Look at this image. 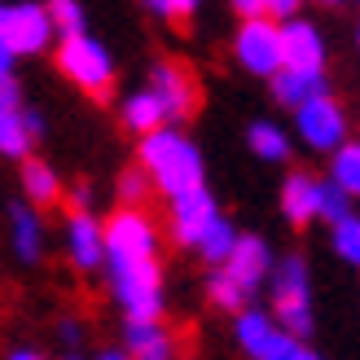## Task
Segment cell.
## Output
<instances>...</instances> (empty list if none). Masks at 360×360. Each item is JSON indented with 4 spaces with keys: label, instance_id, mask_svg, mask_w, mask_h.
Instances as JSON below:
<instances>
[{
    "label": "cell",
    "instance_id": "obj_7",
    "mask_svg": "<svg viewBox=\"0 0 360 360\" xmlns=\"http://www.w3.org/2000/svg\"><path fill=\"white\" fill-rule=\"evenodd\" d=\"M0 40L9 44L13 58H40V53L58 49V31L40 0H18V5L0 9Z\"/></svg>",
    "mask_w": 360,
    "mask_h": 360
},
{
    "label": "cell",
    "instance_id": "obj_14",
    "mask_svg": "<svg viewBox=\"0 0 360 360\" xmlns=\"http://www.w3.org/2000/svg\"><path fill=\"white\" fill-rule=\"evenodd\" d=\"M123 347L132 360H176L180 343L163 321H123Z\"/></svg>",
    "mask_w": 360,
    "mask_h": 360
},
{
    "label": "cell",
    "instance_id": "obj_21",
    "mask_svg": "<svg viewBox=\"0 0 360 360\" xmlns=\"http://www.w3.org/2000/svg\"><path fill=\"white\" fill-rule=\"evenodd\" d=\"M35 141H40V136H35V132H31V123H27V105H22V110L0 115V154H5V158H18V163H27V158H35V154H31Z\"/></svg>",
    "mask_w": 360,
    "mask_h": 360
},
{
    "label": "cell",
    "instance_id": "obj_36",
    "mask_svg": "<svg viewBox=\"0 0 360 360\" xmlns=\"http://www.w3.org/2000/svg\"><path fill=\"white\" fill-rule=\"evenodd\" d=\"M198 5H202V0H176V13H180V18H193Z\"/></svg>",
    "mask_w": 360,
    "mask_h": 360
},
{
    "label": "cell",
    "instance_id": "obj_5",
    "mask_svg": "<svg viewBox=\"0 0 360 360\" xmlns=\"http://www.w3.org/2000/svg\"><path fill=\"white\" fill-rule=\"evenodd\" d=\"M233 62H238L246 75L273 84L285 70L281 22H273V18H250V22H238V31H233Z\"/></svg>",
    "mask_w": 360,
    "mask_h": 360
},
{
    "label": "cell",
    "instance_id": "obj_22",
    "mask_svg": "<svg viewBox=\"0 0 360 360\" xmlns=\"http://www.w3.org/2000/svg\"><path fill=\"white\" fill-rule=\"evenodd\" d=\"M250 290H242L238 281H233L224 268H211V277H207V303L211 308H220V312H229V316H242L246 308H250Z\"/></svg>",
    "mask_w": 360,
    "mask_h": 360
},
{
    "label": "cell",
    "instance_id": "obj_12",
    "mask_svg": "<svg viewBox=\"0 0 360 360\" xmlns=\"http://www.w3.org/2000/svg\"><path fill=\"white\" fill-rule=\"evenodd\" d=\"M273 268H277V255H273V246H268V238H259V233H242V242H238V250L229 255L224 273L238 281L242 290L255 295L259 285L273 281Z\"/></svg>",
    "mask_w": 360,
    "mask_h": 360
},
{
    "label": "cell",
    "instance_id": "obj_13",
    "mask_svg": "<svg viewBox=\"0 0 360 360\" xmlns=\"http://www.w3.org/2000/svg\"><path fill=\"white\" fill-rule=\"evenodd\" d=\"M281 49H285V70H326V35L312 18H290L281 22Z\"/></svg>",
    "mask_w": 360,
    "mask_h": 360
},
{
    "label": "cell",
    "instance_id": "obj_35",
    "mask_svg": "<svg viewBox=\"0 0 360 360\" xmlns=\"http://www.w3.org/2000/svg\"><path fill=\"white\" fill-rule=\"evenodd\" d=\"M5 360H49V356L35 347H13V352H5Z\"/></svg>",
    "mask_w": 360,
    "mask_h": 360
},
{
    "label": "cell",
    "instance_id": "obj_1",
    "mask_svg": "<svg viewBox=\"0 0 360 360\" xmlns=\"http://www.w3.org/2000/svg\"><path fill=\"white\" fill-rule=\"evenodd\" d=\"M105 285L123 321H163V229L150 211L119 207L105 220Z\"/></svg>",
    "mask_w": 360,
    "mask_h": 360
},
{
    "label": "cell",
    "instance_id": "obj_11",
    "mask_svg": "<svg viewBox=\"0 0 360 360\" xmlns=\"http://www.w3.org/2000/svg\"><path fill=\"white\" fill-rule=\"evenodd\" d=\"M215 220H220V207H215L211 189H193L185 198H176V202H167V238L185 250L202 246V238L211 233Z\"/></svg>",
    "mask_w": 360,
    "mask_h": 360
},
{
    "label": "cell",
    "instance_id": "obj_28",
    "mask_svg": "<svg viewBox=\"0 0 360 360\" xmlns=\"http://www.w3.org/2000/svg\"><path fill=\"white\" fill-rule=\"evenodd\" d=\"M330 246H334V255L343 264L360 268V215H352V220H343L338 229H330Z\"/></svg>",
    "mask_w": 360,
    "mask_h": 360
},
{
    "label": "cell",
    "instance_id": "obj_37",
    "mask_svg": "<svg viewBox=\"0 0 360 360\" xmlns=\"http://www.w3.org/2000/svg\"><path fill=\"white\" fill-rule=\"evenodd\" d=\"M295 360H326V356H321V352H316V347H308V343H303V347H299V356H295Z\"/></svg>",
    "mask_w": 360,
    "mask_h": 360
},
{
    "label": "cell",
    "instance_id": "obj_10",
    "mask_svg": "<svg viewBox=\"0 0 360 360\" xmlns=\"http://www.w3.org/2000/svg\"><path fill=\"white\" fill-rule=\"evenodd\" d=\"M62 250L79 273H105V220L93 211H70L62 220Z\"/></svg>",
    "mask_w": 360,
    "mask_h": 360
},
{
    "label": "cell",
    "instance_id": "obj_4",
    "mask_svg": "<svg viewBox=\"0 0 360 360\" xmlns=\"http://www.w3.org/2000/svg\"><path fill=\"white\" fill-rule=\"evenodd\" d=\"M53 62H58V75L66 84H75V93L84 97H110L115 88V53L105 49L97 35H70V40H58L53 49Z\"/></svg>",
    "mask_w": 360,
    "mask_h": 360
},
{
    "label": "cell",
    "instance_id": "obj_40",
    "mask_svg": "<svg viewBox=\"0 0 360 360\" xmlns=\"http://www.w3.org/2000/svg\"><path fill=\"white\" fill-rule=\"evenodd\" d=\"M356 44H360V27H356Z\"/></svg>",
    "mask_w": 360,
    "mask_h": 360
},
{
    "label": "cell",
    "instance_id": "obj_17",
    "mask_svg": "<svg viewBox=\"0 0 360 360\" xmlns=\"http://www.w3.org/2000/svg\"><path fill=\"white\" fill-rule=\"evenodd\" d=\"M119 123H123V128H128L136 141H146V136H154V132L172 128L167 115H163V105H158V97L150 93V88H136V93H128V97L119 101Z\"/></svg>",
    "mask_w": 360,
    "mask_h": 360
},
{
    "label": "cell",
    "instance_id": "obj_33",
    "mask_svg": "<svg viewBox=\"0 0 360 360\" xmlns=\"http://www.w3.org/2000/svg\"><path fill=\"white\" fill-rule=\"evenodd\" d=\"M233 13L242 18V22H250V18H264V0H229Z\"/></svg>",
    "mask_w": 360,
    "mask_h": 360
},
{
    "label": "cell",
    "instance_id": "obj_39",
    "mask_svg": "<svg viewBox=\"0 0 360 360\" xmlns=\"http://www.w3.org/2000/svg\"><path fill=\"white\" fill-rule=\"evenodd\" d=\"M62 360H93V356H79V352H66Z\"/></svg>",
    "mask_w": 360,
    "mask_h": 360
},
{
    "label": "cell",
    "instance_id": "obj_8",
    "mask_svg": "<svg viewBox=\"0 0 360 360\" xmlns=\"http://www.w3.org/2000/svg\"><path fill=\"white\" fill-rule=\"evenodd\" d=\"M233 338L250 360H295L303 347L295 334H285L277 326L273 312H259V308H246L242 316H233Z\"/></svg>",
    "mask_w": 360,
    "mask_h": 360
},
{
    "label": "cell",
    "instance_id": "obj_3",
    "mask_svg": "<svg viewBox=\"0 0 360 360\" xmlns=\"http://www.w3.org/2000/svg\"><path fill=\"white\" fill-rule=\"evenodd\" d=\"M268 295H273V316L285 334H295L299 343H308L316 330V312H312V268L308 259L290 250L281 255L273 268V281H268Z\"/></svg>",
    "mask_w": 360,
    "mask_h": 360
},
{
    "label": "cell",
    "instance_id": "obj_30",
    "mask_svg": "<svg viewBox=\"0 0 360 360\" xmlns=\"http://www.w3.org/2000/svg\"><path fill=\"white\" fill-rule=\"evenodd\" d=\"M303 5H308V0H264V18L290 22V18H303Z\"/></svg>",
    "mask_w": 360,
    "mask_h": 360
},
{
    "label": "cell",
    "instance_id": "obj_6",
    "mask_svg": "<svg viewBox=\"0 0 360 360\" xmlns=\"http://www.w3.org/2000/svg\"><path fill=\"white\" fill-rule=\"evenodd\" d=\"M295 136L308 154L334 158L352 141V123H347L343 101L330 93V97H316V101L303 105V110H295Z\"/></svg>",
    "mask_w": 360,
    "mask_h": 360
},
{
    "label": "cell",
    "instance_id": "obj_32",
    "mask_svg": "<svg viewBox=\"0 0 360 360\" xmlns=\"http://www.w3.org/2000/svg\"><path fill=\"white\" fill-rule=\"evenodd\" d=\"M66 207L70 211H93V189H88L84 180H79V185H70L66 189Z\"/></svg>",
    "mask_w": 360,
    "mask_h": 360
},
{
    "label": "cell",
    "instance_id": "obj_24",
    "mask_svg": "<svg viewBox=\"0 0 360 360\" xmlns=\"http://www.w3.org/2000/svg\"><path fill=\"white\" fill-rule=\"evenodd\" d=\"M326 163H330V167H326V180H334L338 189L352 193L356 202H360V141L352 136L334 158H326Z\"/></svg>",
    "mask_w": 360,
    "mask_h": 360
},
{
    "label": "cell",
    "instance_id": "obj_27",
    "mask_svg": "<svg viewBox=\"0 0 360 360\" xmlns=\"http://www.w3.org/2000/svg\"><path fill=\"white\" fill-rule=\"evenodd\" d=\"M115 189H119V207H128V211H146V198L154 193L150 176L141 172V167H123Z\"/></svg>",
    "mask_w": 360,
    "mask_h": 360
},
{
    "label": "cell",
    "instance_id": "obj_25",
    "mask_svg": "<svg viewBox=\"0 0 360 360\" xmlns=\"http://www.w3.org/2000/svg\"><path fill=\"white\" fill-rule=\"evenodd\" d=\"M356 215V198L343 193L334 180H321V193H316V220H326L330 229H338L343 220Z\"/></svg>",
    "mask_w": 360,
    "mask_h": 360
},
{
    "label": "cell",
    "instance_id": "obj_31",
    "mask_svg": "<svg viewBox=\"0 0 360 360\" xmlns=\"http://www.w3.org/2000/svg\"><path fill=\"white\" fill-rule=\"evenodd\" d=\"M141 9H146L150 18H158V22H180L176 0H141Z\"/></svg>",
    "mask_w": 360,
    "mask_h": 360
},
{
    "label": "cell",
    "instance_id": "obj_19",
    "mask_svg": "<svg viewBox=\"0 0 360 360\" xmlns=\"http://www.w3.org/2000/svg\"><path fill=\"white\" fill-rule=\"evenodd\" d=\"M9 246L22 264H35L44 255V215L31 202H18L9 211Z\"/></svg>",
    "mask_w": 360,
    "mask_h": 360
},
{
    "label": "cell",
    "instance_id": "obj_29",
    "mask_svg": "<svg viewBox=\"0 0 360 360\" xmlns=\"http://www.w3.org/2000/svg\"><path fill=\"white\" fill-rule=\"evenodd\" d=\"M58 343L66 352H79V343H84V321L79 316H58Z\"/></svg>",
    "mask_w": 360,
    "mask_h": 360
},
{
    "label": "cell",
    "instance_id": "obj_38",
    "mask_svg": "<svg viewBox=\"0 0 360 360\" xmlns=\"http://www.w3.org/2000/svg\"><path fill=\"white\" fill-rule=\"evenodd\" d=\"M308 5H326V9H338V5H347V0H308Z\"/></svg>",
    "mask_w": 360,
    "mask_h": 360
},
{
    "label": "cell",
    "instance_id": "obj_41",
    "mask_svg": "<svg viewBox=\"0 0 360 360\" xmlns=\"http://www.w3.org/2000/svg\"><path fill=\"white\" fill-rule=\"evenodd\" d=\"M356 5H360V0H356Z\"/></svg>",
    "mask_w": 360,
    "mask_h": 360
},
{
    "label": "cell",
    "instance_id": "obj_9",
    "mask_svg": "<svg viewBox=\"0 0 360 360\" xmlns=\"http://www.w3.org/2000/svg\"><path fill=\"white\" fill-rule=\"evenodd\" d=\"M146 88L158 97V105H163V115H167L172 128H180L185 119L198 115V79H193V70L185 62H172V58L154 62Z\"/></svg>",
    "mask_w": 360,
    "mask_h": 360
},
{
    "label": "cell",
    "instance_id": "obj_26",
    "mask_svg": "<svg viewBox=\"0 0 360 360\" xmlns=\"http://www.w3.org/2000/svg\"><path fill=\"white\" fill-rule=\"evenodd\" d=\"M44 9H49V18H53L58 40H70V35H84V31H88V18H84V5H79V0H44Z\"/></svg>",
    "mask_w": 360,
    "mask_h": 360
},
{
    "label": "cell",
    "instance_id": "obj_20",
    "mask_svg": "<svg viewBox=\"0 0 360 360\" xmlns=\"http://www.w3.org/2000/svg\"><path fill=\"white\" fill-rule=\"evenodd\" d=\"M246 146L250 154L259 158V163H285L290 158V132L281 128V123L273 119H250V128H246Z\"/></svg>",
    "mask_w": 360,
    "mask_h": 360
},
{
    "label": "cell",
    "instance_id": "obj_23",
    "mask_svg": "<svg viewBox=\"0 0 360 360\" xmlns=\"http://www.w3.org/2000/svg\"><path fill=\"white\" fill-rule=\"evenodd\" d=\"M238 242H242V233L233 229V220H224V215H220V220L211 224V233L202 238V246H198L193 255L202 259V264H211V268H224V264H229V255L238 250Z\"/></svg>",
    "mask_w": 360,
    "mask_h": 360
},
{
    "label": "cell",
    "instance_id": "obj_34",
    "mask_svg": "<svg viewBox=\"0 0 360 360\" xmlns=\"http://www.w3.org/2000/svg\"><path fill=\"white\" fill-rule=\"evenodd\" d=\"M93 360H132V356H128V347L119 343V347H97V352H93Z\"/></svg>",
    "mask_w": 360,
    "mask_h": 360
},
{
    "label": "cell",
    "instance_id": "obj_16",
    "mask_svg": "<svg viewBox=\"0 0 360 360\" xmlns=\"http://www.w3.org/2000/svg\"><path fill=\"white\" fill-rule=\"evenodd\" d=\"M273 88V101L285 105V110H303L316 97H330V79L326 70H281V75L268 84Z\"/></svg>",
    "mask_w": 360,
    "mask_h": 360
},
{
    "label": "cell",
    "instance_id": "obj_2",
    "mask_svg": "<svg viewBox=\"0 0 360 360\" xmlns=\"http://www.w3.org/2000/svg\"><path fill=\"white\" fill-rule=\"evenodd\" d=\"M136 167L150 176V185L163 202H176V198H185L193 189H207L202 150L180 128H163L146 141H136Z\"/></svg>",
    "mask_w": 360,
    "mask_h": 360
},
{
    "label": "cell",
    "instance_id": "obj_15",
    "mask_svg": "<svg viewBox=\"0 0 360 360\" xmlns=\"http://www.w3.org/2000/svg\"><path fill=\"white\" fill-rule=\"evenodd\" d=\"M316 193H321V180L312 172H290L281 180V215H285V224H295V229H308L316 220Z\"/></svg>",
    "mask_w": 360,
    "mask_h": 360
},
{
    "label": "cell",
    "instance_id": "obj_18",
    "mask_svg": "<svg viewBox=\"0 0 360 360\" xmlns=\"http://www.w3.org/2000/svg\"><path fill=\"white\" fill-rule=\"evenodd\" d=\"M18 180H22V198H27L35 211L66 202V185H62V176H58V167H53V163H44V158H27L22 172H18Z\"/></svg>",
    "mask_w": 360,
    "mask_h": 360
}]
</instances>
